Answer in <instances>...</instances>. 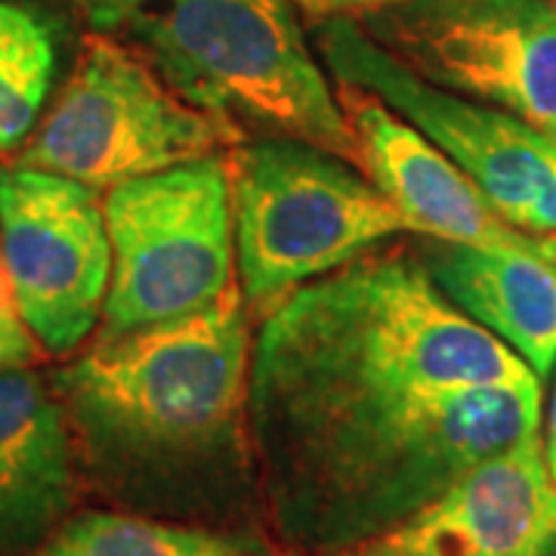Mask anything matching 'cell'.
I'll use <instances>...</instances> for the list:
<instances>
[{"mask_svg": "<svg viewBox=\"0 0 556 556\" xmlns=\"http://www.w3.org/2000/svg\"><path fill=\"white\" fill-rule=\"evenodd\" d=\"M541 380L340 399L251 415L260 482L291 544L338 556L538 437Z\"/></svg>", "mask_w": 556, "mask_h": 556, "instance_id": "1", "label": "cell"}, {"mask_svg": "<svg viewBox=\"0 0 556 556\" xmlns=\"http://www.w3.org/2000/svg\"><path fill=\"white\" fill-rule=\"evenodd\" d=\"M538 375L437 288L420 254L350 260L263 321L248 415L340 399L526 383Z\"/></svg>", "mask_w": 556, "mask_h": 556, "instance_id": "2", "label": "cell"}, {"mask_svg": "<svg viewBox=\"0 0 556 556\" xmlns=\"http://www.w3.org/2000/svg\"><path fill=\"white\" fill-rule=\"evenodd\" d=\"M93 467L121 495L179 504L217 489L248 383L239 281L207 309L100 338L60 371Z\"/></svg>", "mask_w": 556, "mask_h": 556, "instance_id": "3", "label": "cell"}, {"mask_svg": "<svg viewBox=\"0 0 556 556\" xmlns=\"http://www.w3.org/2000/svg\"><path fill=\"white\" fill-rule=\"evenodd\" d=\"M149 65L239 137L303 142L362 170V146L288 0H167L127 25Z\"/></svg>", "mask_w": 556, "mask_h": 556, "instance_id": "4", "label": "cell"}, {"mask_svg": "<svg viewBox=\"0 0 556 556\" xmlns=\"http://www.w3.org/2000/svg\"><path fill=\"white\" fill-rule=\"evenodd\" d=\"M226 164L239 285L254 306H278L390 236H420L362 170L313 146L269 139Z\"/></svg>", "mask_w": 556, "mask_h": 556, "instance_id": "5", "label": "cell"}, {"mask_svg": "<svg viewBox=\"0 0 556 556\" xmlns=\"http://www.w3.org/2000/svg\"><path fill=\"white\" fill-rule=\"evenodd\" d=\"M112 281L100 338L207 309L236 281V217L229 164H179L127 179L102 201Z\"/></svg>", "mask_w": 556, "mask_h": 556, "instance_id": "6", "label": "cell"}, {"mask_svg": "<svg viewBox=\"0 0 556 556\" xmlns=\"http://www.w3.org/2000/svg\"><path fill=\"white\" fill-rule=\"evenodd\" d=\"M239 139L229 124L174 93L134 50L90 35L60 100L22 149L20 164L112 189L179 164L217 159L223 146Z\"/></svg>", "mask_w": 556, "mask_h": 556, "instance_id": "7", "label": "cell"}, {"mask_svg": "<svg viewBox=\"0 0 556 556\" xmlns=\"http://www.w3.org/2000/svg\"><path fill=\"white\" fill-rule=\"evenodd\" d=\"M356 22L420 78L495 102L556 139V7L544 0H405Z\"/></svg>", "mask_w": 556, "mask_h": 556, "instance_id": "8", "label": "cell"}, {"mask_svg": "<svg viewBox=\"0 0 556 556\" xmlns=\"http://www.w3.org/2000/svg\"><path fill=\"white\" fill-rule=\"evenodd\" d=\"M316 47L340 84H353L378 97L455 161L501 217L526 229L538 192L556 167L554 137L510 112H495L420 78L383 50L353 16L318 22Z\"/></svg>", "mask_w": 556, "mask_h": 556, "instance_id": "9", "label": "cell"}, {"mask_svg": "<svg viewBox=\"0 0 556 556\" xmlns=\"http://www.w3.org/2000/svg\"><path fill=\"white\" fill-rule=\"evenodd\" d=\"M0 254L31 338L53 356L78 350L112 281L97 189L22 164L0 170Z\"/></svg>", "mask_w": 556, "mask_h": 556, "instance_id": "10", "label": "cell"}, {"mask_svg": "<svg viewBox=\"0 0 556 556\" xmlns=\"http://www.w3.org/2000/svg\"><path fill=\"white\" fill-rule=\"evenodd\" d=\"M556 482L541 442L482 460L417 514L338 556H554Z\"/></svg>", "mask_w": 556, "mask_h": 556, "instance_id": "11", "label": "cell"}, {"mask_svg": "<svg viewBox=\"0 0 556 556\" xmlns=\"http://www.w3.org/2000/svg\"><path fill=\"white\" fill-rule=\"evenodd\" d=\"M338 102L362 146V174L420 236L473 248H517L556 260V236L526 232L497 214L473 179L378 97L338 80Z\"/></svg>", "mask_w": 556, "mask_h": 556, "instance_id": "12", "label": "cell"}, {"mask_svg": "<svg viewBox=\"0 0 556 556\" xmlns=\"http://www.w3.org/2000/svg\"><path fill=\"white\" fill-rule=\"evenodd\" d=\"M75 497V452L60 399L28 368L0 371V556L35 551Z\"/></svg>", "mask_w": 556, "mask_h": 556, "instance_id": "13", "label": "cell"}, {"mask_svg": "<svg viewBox=\"0 0 556 556\" xmlns=\"http://www.w3.org/2000/svg\"><path fill=\"white\" fill-rule=\"evenodd\" d=\"M437 288L517 353L538 380L556 362V260L517 248L439 241L420 254Z\"/></svg>", "mask_w": 556, "mask_h": 556, "instance_id": "14", "label": "cell"}, {"mask_svg": "<svg viewBox=\"0 0 556 556\" xmlns=\"http://www.w3.org/2000/svg\"><path fill=\"white\" fill-rule=\"evenodd\" d=\"M28 556H260V551L251 541L195 526L127 514H80L65 519Z\"/></svg>", "mask_w": 556, "mask_h": 556, "instance_id": "15", "label": "cell"}, {"mask_svg": "<svg viewBox=\"0 0 556 556\" xmlns=\"http://www.w3.org/2000/svg\"><path fill=\"white\" fill-rule=\"evenodd\" d=\"M56 68V50L47 25L0 0V149H13L38 118Z\"/></svg>", "mask_w": 556, "mask_h": 556, "instance_id": "16", "label": "cell"}, {"mask_svg": "<svg viewBox=\"0 0 556 556\" xmlns=\"http://www.w3.org/2000/svg\"><path fill=\"white\" fill-rule=\"evenodd\" d=\"M80 10V16L90 22L97 31H115L121 25H130V22L155 10L167 0H72Z\"/></svg>", "mask_w": 556, "mask_h": 556, "instance_id": "17", "label": "cell"}, {"mask_svg": "<svg viewBox=\"0 0 556 556\" xmlns=\"http://www.w3.org/2000/svg\"><path fill=\"white\" fill-rule=\"evenodd\" d=\"M38 358V340L20 316H0V371L28 368Z\"/></svg>", "mask_w": 556, "mask_h": 556, "instance_id": "18", "label": "cell"}, {"mask_svg": "<svg viewBox=\"0 0 556 556\" xmlns=\"http://www.w3.org/2000/svg\"><path fill=\"white\" fill-rule=\"evenodd\" d=\"M306 13L313 16H365L393 3H405V0H294Z\"/></svg>", "mask_w": 556, "mask_h": 556, "instance_id": "19", "label": "cell"}, {"mask_svg": "<svg viewBox=\"0 0 556 556\" xmlns=\"http://www.w3.org/2000/svg\"><path fill=\"white\" fill-rule=\"evenodd\" d=\"M526 232H535V236H556V167L551 170V177L544 179L535 204H532V211H529Z\"/></svg>", "mask_w": 556, "mask_h": 556, "instance_id": "20", "label": "cell"}, {"mask_svg": "<svg viewBox=\"0 0 556 556\" xmlns=\"http://www.w3.org/2000/svg\"><path fill=\"white\" fill-rule=\"evenodd\" d=\"M544 460H547V470L556 482V387L554 399H551V415H547V442H544Z\"/></svg>", "mask_w": 556, "mask_h": 556, "instance_id": "21", "label": "cell"}]
</instances>
